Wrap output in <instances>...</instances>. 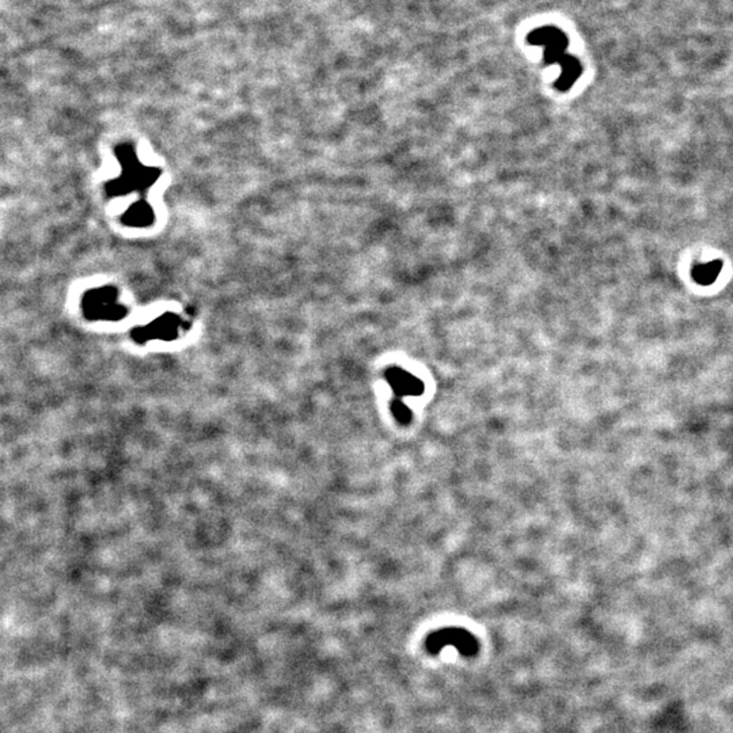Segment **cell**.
Instances as JSON below:
<instances>
[{
	"label": "cell",
	"instance_id": "2",
	"mask_svg": "<svg viewBox=\"0 0 733 733\" xmlns=\"http://www.w3.org/2000/svg\"><path fill=\"white\" fill-rule=\"evenodd\" d=\"M529 41L534 45L545 48V60L547 63H559L566 56L568 38L559 29L553 26L534 30L529 36Z\"/></svg>",
	"mask_w": 733,
	"mask_h": 733
},
{
	"label": "cell",
	"instance_id": "6",
	"mask_svg": "<svg viewBox=\"0 0 733 733\" xmlns=\"http://www.w3.org/2000/svg\"><path fill=\"white\" fill-rule=\"evenodd\" d=\"M391 413L393 416L395 417V420L402 424V425H407L410 421H411V417H413V413L411 410L407 407V405L405 404L404 401L401 400H393L391 402Z\"/></svg>",
	"mask_w": 733,
	"mask_h": 733
},
{
	"label": "cell",
	"instance_id": "3",
	"mask_svg": "<svg viewBox=\"0 0 733 733\" xmlns=\"http://www.w3.org/2000/svg\"><path fill=\"white\" fill-rule=\"evenodd\" d=\"M384 378L393 390L395 400L404 401L406 397H420L425 391V386L421 380L400 367L388 368Z\"/></svg>",
	"mask_w": 733,
	"mask_h": 733
},
{
	"label": "cell",
	"instance_id": "4",
	"mask_svg": "<svg viewBox=\"0 0 733 733\" xmlns=\"http://www.w3.org/2000/svg\"><path fill=\"white\" fill-rule=\"evenodd\" d=\"M559 64L562 68V74L558 77L557 87L565 91L570 89V86L577 80V77L582 74V67L575 57L568 56V54L559 61Z\"/></svg>",
	"mask_w": 733,
	"mask_h": 733
},
{
	"label": "cell",
	"instance_id": "5",
	"mask_svg": "<svg viewBox=\"0 0 733 733\" xmlns=\"http://www.w3.org/2000/svg\"><path fill=\"white\" fill-rule=\"evenodd\" d=\"M720 269H721L720 262H710L708 265H701L694 272V278L701 284H710L711 281H714V278L718 276Z\"/></svg>",
	"mask_w": 733,
	"mask_h": 733
},
{
	"label": "cell",
	"instance_id": "1",
	"mask_svg": "<svg viewBox=\"0 0 733 733\" xmlns=\"http://www.w3.org/2000/svg\"><path fill=\"white\" fill-rule=\"evenodd\" d=\"M447 645H454L463 658H474L480 652V641L460 628L440 629L432 633L425 641V649L430 655H437Z\"/></svg>",
	"mask_w": 733,
	"mask_h": 733
}]
</instances>
